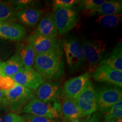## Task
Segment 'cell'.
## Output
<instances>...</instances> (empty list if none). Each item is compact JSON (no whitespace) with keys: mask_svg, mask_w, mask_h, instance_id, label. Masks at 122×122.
<instances>
[{"mask_svg":"<svg viewBox=\"0 0 122 122\" xmlns=\"http://www.w3.org/2000/svg\"><path fill=\"white\" fill-rule=\"evenodd\" d=\"M34 67L43 79L54 80L64 73L63 51L61 45L48 53L36 55Z\"/></svg>","mask_w":122,"mask_h":122,"instance_id":"cell-1","label":"cell"},{"mask_svg":"<svg viewBox=\"0 0 122 122\" xmlns=\"http://www.w3.org/2000/svg\"><path fill=\"white\" fill-rule=\"evenodd\" d=\"M23 112L36 117L57 119L61 114V106L58 102H44L34 98L23 108Z\"/></svg>","mask_w":122,"mask_h":122,"instance_id":"cell-2","label":"cell"},{"mask_svg":"<svg viewBox=\"0 0 122 122\" xmlns=\"http://www.w3.org/2000/svg\"><path fill=\"white\" fill-rule=\"evenodd\" d=\"M107 45L99 40L83 39V50L85 61L89 64L90 71H94L97 66L105 58Z\"/></svg>","mask_w":122,"mask_h":122,"instance_id":"cell-3","label":"cell"},{"mask_svg":"<svg viewBox=\"0 0 122 122\" xmlns=\"http://www.w3.org/2000/svg\"><path fill=\"white\" fill-rule=\"evenodd\" d=\"M2 92L8 109L11 111H20L35 98L32 90L18 84L8 91Z\"/></svg>","mask_w":122,"mask_h":122,"instance_id":"cell-4","label":"cell"},{"mask_svg":"<svg viewBox=\"0 0 122 122\" xmlns=\"http://www.w3.org/2000/svg\"><path fill=\"white\" fill-rule=\"evenodd\" d=\"M63 49L70 71L74 72L84 65L83 47L78 40L75 38L66 40L63 43Z\"/></svg>","mask_w":122,"mask_h":122,"instance_id":"cell-5","label":"cell"},{"mask_svg":"<svg viewBox=\"0 0 122 122\" xmlns=\"http://www.w3.org/2000/svg\"><path fill=\"white\" fill-rule=\"evenodd\" d=\"M54 19L57 33L63 35L74 28L79 20V12L74 7L54 10Z\"/></svg>","mask_w":122,"mask_h":122,"instance_id":"cell-6","label":"cell"},{"mask_svg":"<svg viewBox=\"0 0 122 122\" xmlns=\"http://www.w3.org/2000/svg\"><path fill=\"white\" fill-rule=\"evenodd\" d=\"M96 92L91 80L86 83L79 97L76 99L82 117L89 116L98 110Z\"/></svg>","mask_w":122,"mask_h":122,"instance_id":"cell-7","label":"cell"},{"mask_svg":"<svg viewBox=\"0 0 122 122\" xmlns=\"http://www.w3.org/2000/svg\"><path fill=\"white\" fill-rule=\"evenodd\" d=\"M120 89L113 87L103 88L96 93L97 109L102 114L106 113L122 99Z\"/></svg>","mask_w":122,"mask_h":122,"instance_id":"cell-8","label":"cell"},{"mask_svg":"<svg viewBox=\"0 0 122 122\" xmlns=\"http://www.w3.org/2000/svg\"><path fill=\"white\" fill-rule=\"evenodd\" d=\"M11 78L15 83L36 91L44 83L42 76L32 67H23Z\"/></svg>","mask_w":122,"mask_h":122,"instance_id":"cell-9","label":"cell"},{"mask_svg":"<svg viewBox=\"0 0 122 122\" xmlns=\"http://www.w3.org/2000/svg\"><path fill=\"white\" fill-rule=\"evenodd\" d=\"M93 76L97 81L111 84L120 88L122 87V71L114 69L107 65H98Z\"/></svg>","mask_w":122,"mask_h":122,"instance_id":"cell-10","label":"cell"},{"mask_svg":"<svg viewBox=\"0 0 122 122\" xmlns=\"http://www.w3.org/2000/svg\"><path fill=\"white\" fill-rule=\"evenodd\" d=\"M27 30L15 22H0V38L11 41H21L25 39Z\"/></svg>","mask_w":122,"mask_h":122,"instance_id":"cell-11","label":"cell"},{"mask_svg":"<svg viewBox=\"0 0 122 122\" xmlns=\"http://www.w3.org/2000/svg\"><path fill=\"white\" fill-rule=\"evenodd\" d=\"M28 42L32 47L36 55L48 53L61 45L56 38L47 37L35 33L28 38Z\"/></svg>","mask_w":122,"mask_h":122,"instance_id":"cell-12","label":"cell"},{"mask_svg":"<svg viewBox=\"0 0 122 122\" xmlns=\"http://www.w3.org/2000/svg\"><path fill=\"white\" fill-rule=\"evenodd\" d=\"M91 75L88 72L70 79L64 84V92L67 98L76 100L80 95L86 83L90 80Z\"/></svg>","mask_w":122,"mask_h":122,"instance_id":"cell-13","label":"cell"},{"mask_svg":"<svg viewBox=\"0 0 122 122\" xmlns=\"http://www.w3.org/2000/svg\"><path fill=\"white\" fill-rule=\"evenodd\" d=\"M38 99L44 102H53L62 96V89L57 82H46L39 88L37 91Z\"/></svg>","mask_w":122,"mask_h":122,"instance_id":"cell-14","label":"cell"},{"mask_svg":"<svg viewBox=\"0 0 122 122\" xmlns=\"http://www.w3.org/2000/svg\"><path fill=\"white\" fill-rule=\"evenodd\" d=\"M86 12L88 16H101L107 15L121 14L122 12V1H105L97 9Z\"/></svg>","mask_w":122,"mask_h":122,"instance_id":"cell-15","label":"cell"},{"mask_svg":"<svg viewBox=\"0 0 122 122\" xmlns=\"http://www.w3.org/2000/svg\"><path fill=\"white\" fill-rule=\"evenodd\" d=\"M35 33L47 37L56 38L58 33L53 14L48 13L44 15L37 25Z\"/></svg>","mask_w":122,"mask_h":122,"instance_id":"cell-16","label":"cell"},{"mask_svg":"<svg viewBox=\"0 0 122 122\" xmlns=\"http://www.w3.org/2000/svg\"><path fill=\"white\" fill-rule=\"evenodd\" d=\"M42 13V10L29 7L16 12V19L26 26L32 27L39 22Z\"/></svg>","mask_w":122,"mask_h":122,"instance_id":"cell-17","label":"cell"},{"mask_svg":"<svg viewBox=\"0 0 122 122\" xmlns=\"http://www.w3.org/2000/svg\"><path fill=\"white\" fill-rule=\"evenodd\" d=\"M61 111L67 121H72L83 117L75 99L66 98L61 106Z\"/></svg>","mask_w":122,"mask_h":122,"instance_id":"cell-18","label":"cell"},{"mask_svg":"<svg viewBox=\"0 0 122 122\" xmlns=\"http://www.w3.org/2000/svg\"><path fill=\"white\" fill-rule=\"evenodd\" d=\"M107 65L114 69L122 71V42H119L112 50L110 56L105 57L99 64V65Z\"/></svg>","mask_w":122,"mask_h":122,"instance_id":"cell-19","label":"cell"},{"mask_svg":"<svg viewBox=\"0 0 122 122\" xmlns=\"http://www.w3.org/2000/svg\"><path fill=\"white\" fill-rule=\"evenodd\" d=\"M17 53L24 67H32L36 56L32 47L30 44H19L16 46Z\"/></svg>","mask_w":122,"mask_h":122,"instance_id":"cell-20","label":"cell"},{"mask_svg":"<svg viewBox=\"0 0 122 122\" xmlns=\"http://www.w3.org/2000/svg\"><path fill=\"white\" fill-rule=\"evenodd\" d=\"M23 67L20 59L15 53L4 63L1 76L12 77Z\"/></svg>","mask_w":122,"mask_h":122,"instance_id":"cell-21","label":"cell"},{"mask_svg":"<svg viewBox=\"0 0 122 122\" xmlns=\"http://www.w3.org/2000/svg\"><path fill=\"white\" fill-rule=\"evenodd\" d=\"M122 20V15H107L99 16L96 22L106 28H112L118 25Z\"/></svg>","mask_w":122,"mask_h":122,"instance_id":"cell-22","label":"cell"},{"mask_svg":"<svg viewBox=\"0 0 122 122\" xmlns=\"http://www.w3.org/2000/svg\"><path fill=\"white\" fill-rule=\"evenodd\" d=\"M16 20V12L7 2L0 1V22H14Z\"/></svg>","mask_w":122,"mask_h":122,"instance_id":"cell-23","label":"cell"},{"mask_svg":"<svg viewBox=\"0 0 122 122\" xmlns=\"http://www.w3.org/2000/svg\"><path fill=\"white\" fill-rule=\"evenodd\" d=\"M122 117V100L119 101L107 112H106L105 119L116 120Z\"/></svg>","mask_w":122,"mask_h":122,"instance_id":"cell-24","label":"cell"},{"mask_svg":"<svg viewBox=\"0 0 122 122\" xmlns=\"http://www.w3.org/2000/svg\"><path fill=\"white\" fill-rule=\"evenodd\" d=\"M6 2L15 11L29 8L36 4L35 1L32 0H13L8 1Z\"/></svg>","mask_w":122,"mask_h":122,"instance_id":"cell-25","label":"cell"},{"mask_svg":"<svg viewBox=\"0 0 122 122\" xmlns=\"http://www.w3.org/2000/svg\"><path fill=\"white\" fill-rule=\"evenodd\" d=\"M105 0H82L79 2V8L84 11L97 9L105 2Z\"/></svg>","mask_w":122,"mask_h":122,"instance_id":"cell-26","label":"cell"},{"mask_svg":"<svg viewBox=\"0 0 122 122\" xmlns=\"http://www.w3.org/2000/svg\"><path fill=\"white\" fill-rule=\"evenodd\" d=\"M79 0H54L53 2L54 10L59 8H71L79 4Z\"/></svg>","mask_w":122,"mask_h":122,"instance_id":"cell-27","label":"cell"},{"mask_svg":"<svg viewBox=\"0 0 122 122\" xmlns=\"http://www.w3.org/2000/svg\"><path fill=\"white\" fill-rule=\"evenodd\" d=\"M13 51L11 45L4 41H0V62L7 59L11 54Z\"/></svg>","mask_w":122,"mask_h":122,"instance_id":"cell-28","label":"cell"},{"mask_svg":"<svg viewBox=\"0 0 122 122\" xmlns=\"http://www.w3.org/2000/svg\"><path fill=\"white\" fill-rule=\"evenodd\" d=\"M17 84L13 80L11 77L0 75V90L6 91L13 88Z\"/></svg>","mask_w":122,"mask_h":122,"instance_id":"cell-29","label":"cell"},{"mask_svg":"<svg viewBox=\"0 0 122 122\" xmlns=\"http://www.w3.org/2000/svg\"><path fill=\"white\" fill-rule=\"evenodd\" d=\"M22 117L25 122H61L57 119H49L29 114H24Z\"/></svg>","mask_w":122,"mask_h":122,"instance_id":"cell-30","label":"cell"},{"mask_svg":"<svg viewBox=\"0 0 122 122\" xmlns=\"http://www.w3.org/2000/svg\"><path fill=\"white\" fill-rule=\"evenodd\" d=\"M0 122H25L22 117L15 113H9L0 118Z\"/></svg>","mask_w":122,"mask_h":122,"instance_id":"cell-31","label":"cell"},{"mask_svg":"<svg viewBox=\"0 0 122 122\" xmlns=\"http://www.w3.org/2000/svg\"><path fill=\"white\" fill-rule=\"evenodd\" d=\"M5 98L3 92L0 90V115L8 110Z\"/></svg>","mask_w":122,"mask_h":122,"instance_id":"cell-32","label":"cell"},{"mask_svg":"<svg viewBox=\"0 0 122 122\" xmlns=\"http://www.w3.org/2000/svg\"><path fill=\"white\" fill-rule=\"evenodd\" d=\"M102 114L100 112H96L95 113L88 116L84 122H100Z\"/></svg>","mask_w":122,"mask_h":122,"instance_id":"cell-33","label":"cell"},{"mask_svg":"<svg viewBox=\"0 0 122 122\" xmlns=\"http://www.w3.org/2000/svg\"><path fill=\"white\" fill-rule=\"evenodd\" d=\"M4 62H0V75H1L2 74V68L3 66H4Z\"/></svg>","mask_w":122,"mask_h":122,"instance_id":"cell-34","label":"cell"},{"mask_svg":"<svg viewBox=\"0 0 122 122\" xmlns=\"http://www.w3.org/2000/svg\"><path fill=\"white\" fill-rule=\"evenodd\" d=\"M114 122H122V118L118 119H116L114 120Z\"/></svg>","mask_w":122,"mask_h":122,"instance_id":"cell-35","label":"cell"},{"mask_svg":"<svg viewBox=\"0 0 122 122\" xmlns=\"http://www.w3.org/2000/svg\"><path fill=\"white\" fill-rule=\"evenodd\" d=\"M104 122H114V120H110V119H105Z\"/></svg>","mask_w":122,"mask_h":122,"instance_id":"cell-36","label":"cell"},{"mask_svg":"<svg viewBox=\"0 0 122 122\" xmlns=\"http://www.w3.org/2000/svg\"><path fill=\"white\" fill-rule=\"evenodd\" d=\"M70 122H79V120L78 119H76V120H72V121H70Z\"/></svg>","mask_w":122,"mask_h":122,"instance_id":"cell-37","label":"cell"}]
</instances>
